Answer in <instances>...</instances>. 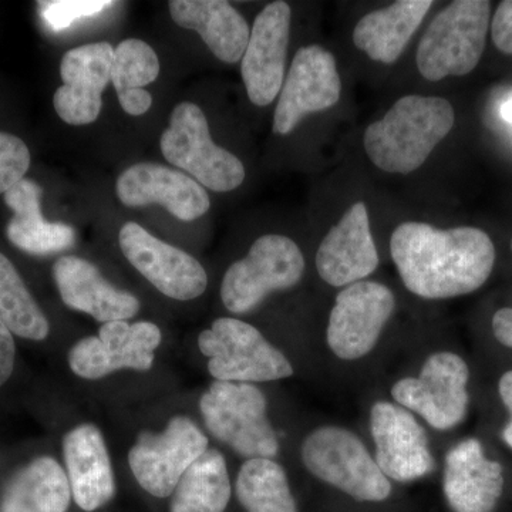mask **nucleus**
I'll return each instance as SVG.
<instances>
[{
	"label": "nucleus",
	"mask_w": 512,
	"mask_h": 512,
	"mask_svg": "<svg viewBox=\"0 0 512 512\" xmlns=\"http://www.w3.org/2000/svg\"><path fill=\"white\" fill-rule=\"evenodd\" d=\"M390 252L404 286L424 299L476 292L493 274L495 247L483 229H439L404 222L394 229Z\"/></svg>",
	"instance_id": "nucleus-1"
},
{
	"label": "nucleus",
	"mask_w": 512,
	"mask_h": 512,
	"mask_svg": "<svg viewBox=\"0 0 512 512\" xmlns=\"http://www.w3.org/2000/svg\"><path fill=\"white\" fill-rule=\"evenodd\" d=\"M456 114L441 97L404 96L365 131L367 157L382 171L407 175L426 163L453 130Z\"/></svg>",
	"instance_id": "nucleus-2"
},
{
	"label": "nucleus",
	"mask_w": 512,
	"mask_h": 512,
	"mask_svg": "<svg viewBox=\"0 0 512 512\" xmlns=\"http://www.w3.org/2000/svg\"><path fill=\"white\" fill-rule=\"evenodd\" d=\"M491 3L457 0L430 23L417 49V69L429 82L466 76L480 63L490 29Z\"/></svg>",
	"instance_id": "nucleus-3"
},
{
	"label": "nucleus",
	"mask_w": 512,
	"mask_h": 512,
	"mask_svg": "<svg viewBox=\"0 0 512 512\" xmlns=\"http://www.w3.org/2000/svg\"><path fill=\"white\" fill-rule=\"evenodd\" d=\"M200 410L212 436L239 456H278L279 440L266 414V399L254 384L215 380L202 394Z\"/></svg>",
	"instance_id": "nucleus-4"
},
{
	"label": "nucleus",
	"mask_w": 512,
	"mask_h": 512,
	"mask_svg": "<svg viewBox=\"0 0 512 512\" xmlns=\"http://www.w3.org/2000/svg\"><path fill=\"white\" fill-rule=\"evenodd\" d=\"M302 461L319 480L357 501L380 503L392 493V484L370 456L362 440L342 427H320L302 444Z\"/></svg>",
	"instance_id": "nucleus-5"
},
{
	"label": "nucleus",
	"mask_w": 512,
	"mask_h": 512,
	"mask_svg": "<svg viewBox=\"0 0 512 512\" xmlns=\"http://www.w3.org/2000/svg\"><path fill=\"white\" fill-rule=\"evenodd\" d=\"M160 147L168 163L187 171L202 187L228 192L244 183V164L212 141L207 117L197 104L184 101L175 107Z\"/></svg>",
	"instance_id": "nucleus-6"
},
{
	"label": "nucleus",
	"mask_w": 512,
	"mask_h": 512,
	"mask_svg": "<svg viewBox=\"0 0 512 512\" xmlns=\"http://www.w3.org/2000/svg\"><path fill=\"white\" fill-rule=\"evenodd\" d=\"M208 370L218 382L261 383L286 379L293 367L255 326L234 318H220L198 338Z\"/></svg>",
	"instance_id": "nucleus-7"
},
{
	"label": "nucleus",
	"mask_w": 512,
	"mask_h": 512,
	"mask_svg": "<svg viewBox=\"0 0 512 512\" xmlns=\"http://www.w3.org/2000/svg\"><path fill=\"white\" fill-rule=\"evenodd\" d=\"M303 272L305 258L296 242L284 235H264L225 272L222 302L232 313L254 311L269 293L298 285Z\"/></svg>",
	"instance_id": "nucleus-8"
},
{
	"label": "nucleus",
	"mask_w": 512,
	"mask_h": 512,
	"mask_svg": "<svg viewBox=\"0 0 512 512\" xmlns=\"http://www.w3.org/2000/svg\"><path fill=\"white\" fill-rule=\"evenodd\" d=\"M470 369L463 357L451 352L431 355L419 377H406L394 384L393 399L420 414L433 429L458 426L467 416Z\"/></svg>",
	"instance_id": "nucleus-9"
},
{
	"label": "nucleus",
	"mask_w": 512,
	"mask_h": 512,
	"mask_svg": "<svg viewBox=\"0 0 512 512\" xmlns=\"http://www.w3.org/2000/svg\"><path fill=\"white\" fill-rule=\"evenodd\" d=\"M208 450V439L194 421L174 417L163 433H141L128 464L141 488L157 498L173 495L181 477Z\"/></svg>",
	"instance_id": "nucleus-10"
},
{
	"label": "nucleus",
	"mask_w": 512,
	"mask_h": 512,
	"mask_svg": "<svg viewBox=\"0 0 512 512\" xmlns=\"http://www.w3.org/2000/svg\"><path fill=\"white\" fill-rule=\"evenodd\" d=\"M394 308L393 292L379 282L360 281L346 286L330 311L326 330L330 350L343 360L369 355Z\"/></svg>",
	"instance_id": "nucleus-11"
},
{
	"label": "nucleus",
	"mask_w": 512,
	"mask_h": 512,
	"mask_svg": "<svg viewBox=\"0 0 512 512\" xmlns=\"http://www.w3.org/2000/svg\"><path fill=\"white\" fill-rule=\"evenodd\" d=\"M161 330L151 322L104 323L99 336L79 340L70 349L69 366L74 375L97 380L121 369L147 372L161 343Z\"/></svg>",
	"instance_id": "nucleus-12"
},
{
	"label": "nucleus",
	"mask_w": 512,
	"mask_h": 512,
	"mask_svg": "<svg viewBox=\"0 0 512 512\" xmlns=\"http://www.w3.org/2000/svg\"><path fill=\"white\" fill-rule=\"evenodd\" d=\"M342 82L335 56L325 47H301L293 57L279 93L274 131L288 136L306 116L332 109L338 104Z\"/></svg>",
	"instance_id": "nucleus-13"
},
{
	"label": "nucleus",
	"mask_w": 512,
	"mask_h": 512,
	"mask_svg": "<svg viewBox=\"0 0 512 512\" xmlns=\"http://www.w3.org/2000/svg\"><path fill=\"white\" fill-rule=\"evenodd\" d=\"M119 242L128 262L168 298L191 301L207 289V272L194 256L154 237L136 222L121 227Z\"/></svg>",
	"instance_id": "nucleus-14"
},
{
	"label": "nucleus",
	"mask_w": 512,
	"mask_h": 512,
	"mask_svg": "<svg viewBox=\"0 0 512 512\" xmlns=\"http://www.w3.org/2000/svg\"><path fill=\"white\" fill-rule=\"evenodd\" d=\"M292 10L286 2L269 3L256 16L241 60L249 100L266 107L281 93L291 36Z\"/></svg>",
	"instance_id": "nucleus-15"
},
{
	"label": "nucleus",
	"mask_w": 512,
	"mask_h": 512,
	"mask_svg": "<svg viewBox=\"0 0 512 512\" xmlns=\"http://www.w3.org/2000/svg\"><path fill=\"white\" fill-rule=\"evenodd\" d=\"M370 430L376 444V463L387 478L410 483L433 470L426 431L409 410L387 402L373 404Z\"/></svg>",
	"instance_id": "nucleus-16"
},
{
	"label": "nucleus",
	"mask_w": 512,
	"mask_h": 512,
	"mask_svg": "<svg viewBox=\"0 0 512 512\" xmlns=\"http://www.w3.org/2000/svg\"><path fill=\"white\" fill-rule=\"evenodd\" d=\"M113 59V46L107 42L79 46L63 56V86L56 90L53 106L64 123L86 126L99 119L101 94L111 82Z\"/></svg>",
	"instance_id": "nucleus-17"
},
{
	"label": "nucleus",
	"mask_w": 512,
	"mask_h": 512,
	"mask_svg": "<svg viewBox=\"0 0 512 512\" xmlns=\"http://www.w3.org/2000/svg\"><path fill=\"white\" fill-rule=\"evenodd\" d=\"M116 192L126 207L160 204L184 222L198 220L211 207L210 195L201 184L161 164L131 165L117 180Z\"/></svg>",
	"instance_id": "nucleus-18"
},
{
	"label": "nucleus",
	"mask_w": 512,
	"mask_h": 512,
	"mask_svg": "<svg viewBox=\"0 0 512 512\" xmlns=\"http://www.w3.org/2000/svg\"><path fill=\"white\" fill-rule=\"evenodd\" d=\"M379 266V254L365 202L346 211L323 241L316 254V269L326 284L342 288L362 281Z\"/></svg>",
	"instance_id": "nucleus-19"
},
{
	"label": "nucleus",
	"mask_w": 512,
	"mask_h": 512,
	"mask_svg": "<svg viewBox=\"0 0 512 512\" xmlns=\"http://www.w3.org/2000/svg\"><path fill=\"white\" fill-rule=\"evenodd\" d=\"M504 483L503 466L485 456L480 440L460 441L448 451L443 488L454 512H494Z\"/></svg>",
	"instance_id": "nucleus-20"
},
{
	"label": "nucleus",
	"mask_w": 512,
	"mask_h": 512,
	"mask_svg": "<svg viewBox=\"0 0 512 512\" xmlns=\"http://www.w3.org/2000/svg\"><path fill=\"white\" fill-rule=\"evenodd\" d=\"M53 276L64 305L73 311L87 313L99 322L127 320L140 311L136 296L114 288L92 262L79 256L57 259Z\"/></svg>",
	"instance_id": "nucleus-21"
},
{
	"label": "nucleus",
	"mask_w": 512,
	"mask_h": 512,
	"mask_svg": "<svg viewBox=\"0 0 512 512\" xmlns=\"http://www.w3.org/2000/svg\"><path fill=\"white\" fill-rule=\"evenodd\" d=\"M63 456L74 503L92 512L116 493L113 467L103 434L94 424H82L63 440Z\"/></svg>",
	"instance_id": "nucleus-22"
},
{
	"label": "nucleus",
	"mask_w": 512,
	"mask_h": 512,
	"mask_svg": "<svg viewBox=\"0 0 512 512\" xmlns=\"http://www.w3.org/2000/svg\"><path fill=\"white\" fill-rule=\"evenodd\" d=\"M171 18L184 29L200 33L212 55L238 63L247 50L251 29L231 3L222 0H173Z\"/></svg>",
	"instance_id": "nucleus-23"
},
{
	"label": "nucleus",
	"mask_w": 512,
	"mask_h": 512,
	"mask_svg": "<svg viewBox=\"0 0 512 512\" xmlns=\"http://www.w3.org/2000/svg\"><path fill=\"white\" fill-rule=\"evenodd\" d=\"M43 190L39 184L23 178L5 192L6 205L13 218L6 228L16 248L32 255H50L72 248L76 232L70 225L49 222L42 215Z\"/></svg>",
	"instance_id": "nucleus-24"
},
{
	"label": "nucleus",
	"mask_w": 512,
	"mask_h": 512,
	"mask_svg": "<svg viewBox=\"0 0 512 512\" xmlns=\"http://www.w3.org/2000/svg\"><path fill=\"white\" fill-rule=\"evenodd\" d=\"M431 6V0H399L373 10L357 22L353 43L373 62L396 63Z\"/></svg>",
	"instance_id": "nucleus-25"
},
{
	"label": "nucleus",
	"mask_w": 512,
	"mask_h": 512,
	"mask_svg": "<svg viewBox=\"0 0 512 512\" xmlns=\"http://www.w3.org/2000/svg\"><path fill=\"white\" fill-rule=\"evenodd\" d=\"M72 497L63 467L55 458L37 457L9 481L0 512H66Z\"/></svg>",
	"instance_id": "nucleus-26"
},
{
	"label": "nucleus",
	"mask_w": 512,
	"mask_h": 512,
	"mask_svg": "<svg viewBox=\"0 0 512 512\" xmlns=\"http://www.w3.org/2000/svg\"><path fill=\"white\" fill-rule=\"evenodd\" d=\"M229 500L231 481L225 458L208 448L175 487L170 512H224Z\"/></svg>",
	"instance_id": "nucleus-27"
},
{
	"label": "nucleus",
	"mask_w": 512,
	"mask_h": 512,
	"mask_svg": "<svg viewBox=\"0 0 512 512\" xmlns=\"http://www.w3.org/2000/svg\"><path fill=\"white\" fill-rule=\"evenodd\" d=\"M160 60L153 47L140 39H127L114 49L111 82L123 110L143 116L153 106V97L144 87L156 82Z\"/></svg>",
	"instance_id": "nucleus-28"
},
{
	"label": "nucleus",
	"mask_w": 512,
	"mask_h": 512,
	"mask_svg": "<svg viewBox=\"0 0 512 512\" xmlns=\"http://www.w3.org/2000/svg\"><path fill=\"white\" fill-rule=\"evenodd\" d=\"M235 494L247 512H298L285 470L271 458L244 463Z\"/></svg>",
	"instance_id": "nucleus-29"
},
{
	"label": "nucleus",
	"mask_w": 512,
	"mask_h": 512,
	"mask_svg": "<svg viewBox=\"0 0 512 512\" xmlns=\"http://www.w3.org/2000/svg\"><path fill=\"white\" fill-rule=\"evenodd\" d=\"M0 320L13 335L45 340L50 325L15 265L0 252Z\"/></svg>",
	"instance_id": "nucleus-30"
},
{
	"label": "nucleus",
	"mask_w": 512,
	"mask_h": 512,
	"mask_svg": "<svg viewBox=\"0 0 512 512\" xmlns=\"http://www.w3.org/2000/svg\"><path fill=\"white\" fill-rule=\"evenodd\" d=\"M40 18L55 32H60L73 25L79 19L99 15L114 3L110 0H53L37 2Z\"/></svg>",
	"instance_id": "nucleus-31"
},
{
	"label": "nucleus",
	"mask_w": 512,
	"mask_h": 512,
	"mask_svg": "<svg viewBox=\"0 0 512 512\" xmlns=\"http://www.w3.org/2000/svg\"><path fill=\"white\" fill-rule=\"evenodd\" d=\"M30 151L25 141L0 131V194L22 181L30 167Z\"/></svg>",
	"instance_id": "nucleus-32"
},
{
	"label": "nucleus",
	"mask_w": 512,
	"mask_h": 512,
	"mask_svg": "<svg viewBox=\"0 0 512 512\" xmlns=\"http://www.w3.org/2000/svg\"><path fill=\"white\" fill-rule=\"evenodd\" d=\"M491 37L501 53L512 55V0H504L495 10Z\"/></svg>",
	"instance_id": "nucleus-33"
},
{
	"label": "nucleus",
	"mask_w": 512,
	"mask_h": 512,
	"mask_svg": "<svg viewBox=\"0 0 512 512\" xmlns=\"http://www.w3.org/2000/svg\"><path fill=\"white\" fill-rule=\"evenodd\" d=\"M16 346L13 333L0 320V386H3L13 373L15 367Z\"/></svg>",
	"instance_id": "nucleus-34"
},
{
	"label": "nucleus",
	"mask_w": 512,
	"mask_h": 512,
	"mask_svg": "<svg viewBox=\"0 0 512 512\" xmlns=\"http://www.w3.org/2000/svg\"><path fill=\"white\" fill-rule=\"evenodd\" d=\"M493 332L498 343L512 349V308H503L494 313Z\"/></svg>",
	"instance_id": "nucleus-35"
},
{
	"label": "nucleus",
	"mask_w": 512,
	"mask_h": 512,
	"mask_svg": "<svg viewBox=\"0 0 512 512\" xmlns=\"http://www.w3.org/2000/svg\"><path fill=\"white\" fill-rule=\"evenodd\" d=\"M498 393H500L501 402L510 413V420L503 429V440L512 450V370L501 376L500 382H498Z\"/></svg>",
	"instance_id": "nucleus-36"
},
{
	"label": "nucleus",
	"mask_w": 512,
	"mask_h": 512,
	"mask_svg": "<svg viewBox=\"0 0 512 512\" xmlns=\"http://www.w3.org/2000/svg\"><path fill=\"white\" fill-rule=\"evenodd\" d=\"M500 111L501 117H503L507 123L512 124V96H508L507 99H505Z\"/></svg>",
	"instance_id": "nucleus-37"
},
{
	"label": "nucleus",
	"mask_w": 512,
	"mask_h": 512,
	"mask_svg": "<svg viewBox=\"0 0 512 512\" xmlns=\"http://www.w3.org/2000/svg\"><path fill=\"white\" fill-rule=\"evenodd\" d=\"M511 249H512V242H511Z\"/></svg>",
	"instance_id": "nucleus-38"
}]
</instances>
